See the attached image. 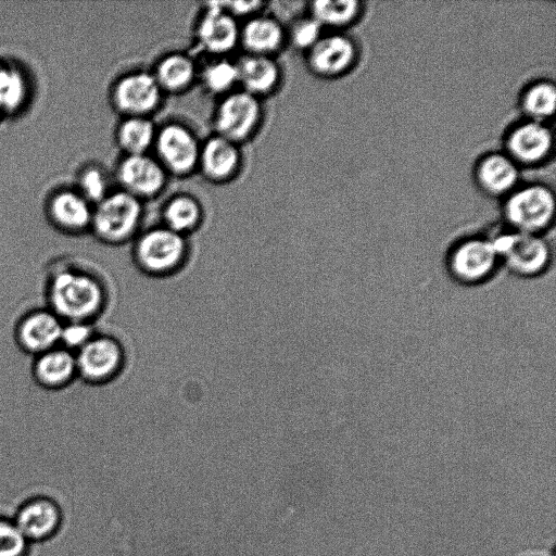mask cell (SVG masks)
<instances>
[{"label": "cell", "mask_w": 556, "mask_h": 556, "mask_svg": "<svg viewBox=\"0 0 556 556\" xmlns=\"http://www.w3.org/2000/svg\"><path fill=\"white\" fill-rule=\"evenodd\" d=\"M29 544L12 518L0 515V556H26Z\"/></svg>", "instance_id": "obj_32"}, {"label": "cell", "mask_w": 556, "mask_h": 556, "mask_svg": "<svg viewBox=\"0 0 556 556\" xmlns=\"http://www.w3.org/2000/svg\"><path fill=\"white\" fill-rule=\"evenodd\" d=\"M365 13L361 0H317L308 3L307 14L328 31L345 33L357 24Z\"/></svg>", "instance_id": "obj_25"}, {"label": "cell", "mask_w": 556, "mask_h": 556, "mask_svg": "<svg viewBox=\"0 0 556 556\" xmlns=\"http://www.w3.org/2000/svg\"><path fill=\"white\" fill-rule=\"evenodd\" d=\"M554 147V134L548 124L522 118L505 130L501 150L522 169L545 164Z\"/></svg>", "instance_id": "obj_7"}, {"label": "cell", "mask_w": 556, "mask_h": 556, "mask_svg": "<svg viewBox=\"0 0 556 556\" xmlns=\"http://www.w3.org/2000/svg\"><path fill=\"white\" fill-rule=\"evenodd\" d=\"M287 29V46L294 50L307 52L323 36L324 28L311 15L300 16L295 18Z\"/></svg>", "instance_id": "obj_30"}, {"label": "cell", "mask_w": 556, "mask_h": 556, "mask_svg": "<svg viewBox=\"0 0 556 556\" xmlns=\"http://www.w3.org/2000/svg\"><path fill=\"white\" fill-rule=\"evenodd\" d=\"M201 143L188 124L172 119L157 125L151 153L169 177L188 178L197 174Z\"/></svg>", "instance_id": "obj_4"}, {"label": "cell", "mask_w": 556, "mask_h": 556, "mask_svg": "<svg viewBox=\"0 0 556 556\" xmlns=\"http://www.w3.org/2000/svg\"><path fill=\"white\" fill-rule=\"evenodd\" d=\"M93 330L91 323H63L60 345L75 353L94 336Z\"/></svg>", "instance_id": "obj_33"}, {"label": "cell", "mask_w": 556, "mask_h": 556, "mask_svg": "<svg viewBox=\"0 0 556 556\" xmlns=\"http://www.w3.org/2000/svg\"><path fill=\"white\" fill-rule=\"evenodd\" d=\"M472 179L486 197L502 200L521 181V168L502 150L480 155L472 167Z\"/></svg>", "instance_id": "obj_16"}, {"label": "cell", "mask_w": 556, "mask_h": 556, "mask_svg": "<svg viewBox=\"0 0 556 556\" xmlns=\"http://www.w3.org/2000/svg\"><path fill=\"white\" fill-rule=\"evenodd\" d=\"M26 92L23 74L13 66L0 63V112L17 110L24 102Z\"/></svg>", "instance_id": "obj_29"}, {"label": "cell", "mask_w": 556, "mask_h": 556, "mask_svg": "<svg viewBox=\"0 0 556 556\" xmlns=\"http://www.w3.org/2000/svg\"><path fill=\"white\" fill-rule=\"evenodd\" d=\"M307 71L320 79H338L354 70L359 48L354 38L341 31H325L304 53Z\"/></svg>", "instance_id": "obj_8"}, {"label": "cell", "mask_w": 556, "mask_h": 556, "mask_svg": "<svg viewBox=\"0 0 556 556\" xmlns=\"http://www.w3.org/2000/svg\"><path fill=\"white\" fill-rule=\"evenodd\" d=\"M109 98L121 117H153L162 108L165 94L151 71L139 68L118 76L110 88Z\"/></svg>", "instance_id": "obj_6"}, {"label": "cell", "mask_w": 556, "mask_h": 556, "mask_svg": "<svg viewBox=\"0 0 556 556\" xmlns=\"http://www.w3.org/2000/svg\"><path fill=\"white\" fill-rule=\"evenodd\" d=\"M264 118L263 100L238 88L217 99L211 123L213 134L243 146L258 135Z\"/></svg>", "instance_id": "obj_3"}, {"label": "cell", "mask_w": 556, "mask_h": 556, "mask_svg": "<svg viewBox=\"0 0 556 556\" xmlns=\"http://www.w3.org/2000/svg\"><path fill=\"white\" fill-rule=\"evenodd\" d=\"M157 125L153 117H121L114 131V140L122 155L151 153Z\"/></svg>", "instance_id": "obj_26"}, {"label": "cell", "mask_w": 556, "mask_h": 556, "mask_svg": "<svg viewBox=\"0 0 556 556\" xmlns=\"http://www.w3.org/2000/svg\"><path fill=\"white\" fill-rule=\"evenodd\" d=\"M103 283L85 268L68 262L67 254L51 258L46 286V305L63 323H91L103 311Z\"/></svg>", "instance_id": "obj_1"}, {"label": "cell", "mask_w": 556, "mask_h": 556, "mask_svg": "<svg viewBox=\"0 0 556 556\" xmlns=\"http://www.w3.org/2000/svg\"><path fill=\"white\" fill-rule=\"evenodd\" d=\"M240 22L218 1L207 2L193 25V40L207 58L229 56L239 48Z\"/></svg>", "instance_id": "obj_12"}, {"label": "cell", "mask_w": 556, "mask_h": 556, "mask_svg": "<svg viewBox=\"0 0 556 556\" xmlns=\"http://www.w3.org/2000/svg\"><path fill=\"white\" fill-rule=\"evenodd\" d=\"M218 4L240 23L247 18L262 13L267 7L264 1H218Z\"/></svg>", "instance_id": "obj_34"}, {"label": "cell", "mask_w": 556, "mask_h": 556, "mask_svg": "<svg viewBox=\"0 0 556 556\" xmlns=\"http://www.w3.org/2000/svg\"><path fill=\"white\" fill-rule=\"evenodd\" d=\"M287 46L286 26L265 11L240 23L239 47L243 53L275 56Z\"/></svg>", "instance_id": "obj_19"}, {"label": "cell", "mask_w": 556, "mask_h": 556, "mask_svg": "<svg viewBox=\"0 0 556 556\" xmlns=\"http://www.w3.org/2000/svg\"><path fill=\"white\" fill-rule=\"evenodd\" d=\"M143 204L116 189L93 205L90 228L104 243L121 244L138 232L143 219Z\"/></svg>", "instance_id": "obj_5"}, {"label": "cell", "mask_w": 556, "mask_h": 556, "mask_svg": "<svg viewBox=\"0 0 556 556\" xmlns=\"http://www.w3.org/2000/svg\"><path fill=\"white\" fill-rule=\"evenodd\" d=\"M77 377L90 384L111 380L123 365L124 354L119 342L104 334H94L75 352Z\"/></svg>", "instance_id": "obj_14"}, {"label": "cell", "mask_w": 556, "mask_h": 556, "mask_svg": "<svg viewBox=\"0 0 556 556\" xmlns=\"http://www.w3.org/2000/svg\"><path fill=\"white\" fill-rule=\"evenodd\" d=\"M12 520L29 543L53 538L62 526L59 504L46 495L26 498L15 510Z\"/></svg>", "instance_id": "obj_17"}, {"label": "cell", "mask_w": 556, "mask_h": 556, "mask_svg": "<svg viewBox=\"0 0 556 556\" xmlns=\"http://www.w3.org/2000/svg\"><path fill=\"white\" fill-rule=\"evenodd\" d=\"M187 251L186 237L162 224L139 233L134 248L140 267L154 274L178 268L186 258Z\"/></svg>", "instance_id": "obj_11"}, {"label": "cell", "mask_w": 556, "mask_h": 556, "mask_svg": "<svg viewBox=\"0 0 556 556\" xmlns=\"http://www.w3.org/2000/svg\"><path fill=\"white\" fill-rule=\"evenodd\" d=\"M76 190L94 205L111 192L109 176L102 167L88 165L78 176Z\"/></svg>", "instance_id": "obj_31"}, {"label": "cell", "mask_w": 556, "mask_h": 556, "mask_svg": "<svg viewBox=\"0 0 556 556\" xmlns=\"http://www.w3.org/2000/svg\"><path fill=\"white\" fill-rule=\"evenodd\" d=\"M48 216L61 231L77 235L90 228L93 205L77 190H60L48 202Z\"/></svg>", "instance_id": "obj_22"}, {"label": "cell", "mask_w": 556, "mask_h": 556, "mask_svg": "<svg viewBox=\"0 0 556 556\" xmlns=\"http://www.w3.org/2000/svg\"><path fill=\"white\" fill-rule=\"evenodd\" d=\"M33 376L38 384L47 389H60L77 377L75 353L58 345L33 361Z\"/></svg>", "instance_id": "obj_23"}, {"label": "cell", "mask_w": 556, "mask_h": 556, "mask_svg": "<svg viewBox=\"0 0 556 556\" xmlns=\"http://www.w3.org/2000/svg\"><path fill=\"white\" fill-rule=\"evenodd\" d=\"M236 63L239 89L264 100L281 87L283 72L275 56L243 53Z\"/></svg>", "instance_id": "obj_20"}, {"label": "cell", "mask_w": 556, "mask_h": 556, "mask_svg": "<svg viewBox=\"0 0 556 556\" xmlns=\"http://www.w3.org/2000/svg\"><path fill=\"white\" fill-rule=\"evenodd\" d=\"M150 71L165 97L179 96L198 83L199 63L188 52L169 51L162 54Z\"/></svg>", "instance_id": "obj_21"}, {"label": "cell", "mask_w": 556, "mask_h": 556, "mask_svg": "<svg viewBox=\"0 0 556 556\" xmlns=\"http://www.w3.org/2000/svg\"><path fill=\"white\" fill-rule=\"evenodd\" d=\"M62 327L63 321L47 306L36 307L18 320L16 341L24 352L36 356L60 345Z\"/></svg>", "instance_id": "obj_18"}, {"label": "cell", "mask_w": 556, "mask_h": 556, "mask_svg": "<svg viewBox=\"0 0 556 556\" xmlns=\"http://www.w3.org/2000/svg\"><path fill=\"white\" fill-rule=\"evenodd\" d=\"M204 220L201 201L188 192H177L168 197L161 207L162 225L187 237L199 229Z\"/></svg>", "instance_id": "obj_24"}, {"label": "cell", "mask_w": 556, "mask_h": 556, "mask_svg": "<svg viewBox=\"0 0 556 556\" xmlns=\"http://www.w3.org/2000/svg\"><path fill=\"white\" fill-rule=\"evenodd\" d=\"M242 167L241 146L215 134L202 140L197 173L206 181L229 184L240 175Z\"/></svg>", "instance_id": "obj_15"}, {"label": "cell", "mask_w": 556, "mask_h": 556, "mask_svg": "<svg viewBox=\"0 0 556 556\" xmlns=\"http://www.w3.org/2000/svg\"><path fill=\"white\" fill-rule=\"evenodd\" d=\"M556 198L543 182H521L501 200V215L507 229L542 235L554 223Z\"/></svg>", "instance_id": "obj_2"}, {"label": "cell", "mask_w": 556, "mask_h": 556, "mask_svg": "<svg viewBox=\"0 0 556 556\" xmlns=\"http://www.w3.org/2000/svg\"><path fill=\"white\" fill-rule=\"evenodd\" d=\"M500 257L491 237L471 236L455 243L447 256L453 278L464 283H478L491 277Z\"/></svg>", "instance_id": "obj_13"}, {"label": "cell", "mask_w": 556, "mask_h": 556, "mask_svg": "<svg viewBox=\"0 0 556 556\" xmlns=\"http://www.w3.org/2000/svg\"><path fill=\"white\" fill-rule=\"evenodd\" d=\"M169 178L152 153L122 155L114 169L117 189L142 203L159 198L167 188Z\"/></svg>", "instance_id": "obj_10"}, {"label": "cell", "mask_w": 556, "mask_h": 556, "mask_svg": "<svg viewBox=\"0 0 556 556\" xmlns=\"http://www.w3.org/2000/svg\"><path fill=\"white\" fill-rule=\"evenodd\" d=\"M198 83L217 99L239 88L236 60L229 56L207 58L199 65Z\"/></svg>", "instance_id": "obj_28"}, {"label": "cell", "mask_w": 556, "mask_h": 556, "mask_svg": "<svg viewBox=\"0 0 556 556\" xmlns=\"http://www.w3.org/2000/svg\"><path fill=\"white\" fill-rule=\"evenodd\" d=\"M523 118L548 123L556 111V86L548 79H535L526 85L518 97Z\"/></svg>", "instance_id": "obj_27"}, {"label": "cell", "mask_w": 556, "mask_h": 556, "mask_svg": "<svg viewBox=\"0 0 556 556\" xmlns=\"http://www.w3.org/2000/svg\"><path fill=\"white\" fill-rule=\"evenodd\" d=\"M500 261L522 277L544 271L551 262V248L542 235L522 233L507 229L491 237Z\"/></svg>", "instance_id": "obj_9"}]
</instances>
